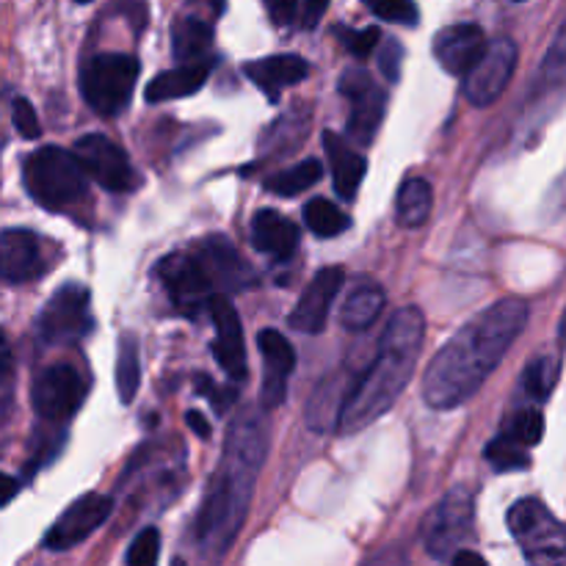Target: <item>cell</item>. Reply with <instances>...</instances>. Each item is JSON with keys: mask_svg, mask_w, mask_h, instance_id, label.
Segmentation results:
<instances>
[{"mask_svg": "<svg viewBox=\"0 0 566 566\" xmlns=\"http://www.w3.org/2000/svg\"><path fill=\"white\" fill-rule=\"evenodd\" d=\"M528 324L523 298H503L464 324L437 352L423 376V398L434 409H457L481 390Z\"/></svg>", "mask_w": 566, "mask_h": 566, "instance_id": "obj_1", "label": "cell"}, {"mask_svg": "<svg viewBox=\"0 0 566 566\" xmlns=\"http://www.w3.org/2000/svg\"><path fill=\"white\" fill-rule=\"evenodd\" d=\"M263 423L254 418V412H247L227 431L224 459H221L219 473L213 475V484H210L197 520V539L208 556L221 558L241 534L254 481L263 468Z\"/></svg>", "mask_w": 566, "mask_h": 566, "instance_id": "obj_2", "label": "cell"}, {"mask_svg": "<svg viewBox=\"0 0 566 566\" xmlns=\"http://www.w3.org/2000/svg\"><path fill=\"white\" fill-rule=\"evenodd\" d=\"M423 340V313L418 307L396 310L392 318L387 321V329L381 332L379 348H376V357L370 359L368 370L348 387L340 418H337L340 434L368 429L398 401L403 387L412 381Z\"/></svg>", "mask_w": 566, "mask_h": 566, "instance_id": "obj_3", "label": "cell"}, {"mask_svg": "<svg viewBox=\"0 0 566 566\" xmlns=\"http://www.w3.org/2000/svg\"><path fill=\"white\" fill-rule=\"evenodd\" d=\"M25 188L42 208L61 210L86 193V175L75 155L61 147H42L22 166Z\"/></svg>", "mask_w": 566, "mask_h": 566, "instance_id": "obj_4", "label": "cell"}, {"mask_svg": "<svg viewBox=\"0 0 566 566\" xmlns=\"http://www.w3.org/2000/svg\"><path fill=\"white\" fill-rule=\"evenodd\" d=\"M509 531L531 566H566V523L553 517L545 503L534 497L514 503Z\"/></svg>", "mask_w": 566, "mask_h": 566, "instance_id": "obj_5", "label": "cell"}, {"mask_svg": "<svg viewBox=\"0 0 566 566\" xmlns=\"http://www.w3.org/2000/svg\"><path fill=\"white\" fill-rule=\"evenodd\" d=\"M138 81V59L127 53L94 55L81 72V94L99 116H116L127 108Z\"/></svg>", "mask_w": 566, "mask_h": 566, "instance_id": "obj_6", "label": "cell"}, {"mask_svg": "<svg viewBox=\"0 0 566 566\" xmlns=\"http://www.w3.org/2000/svg\"><path fill=\"white\" fill-rule=\"evenodd\" d=\"M92 298L77 282L59 287L39 315V337L50 346H72L92 332Z\"/></svg>", "mask_w": 566, "mask_h": 566, "instance_id": "obj_7", "label": "cell"}, {"mask_svg": "<svg viewBox=\"0 0 566 566\" xmlns=\"http://www.w3.org/2000/svg\"><path fill=\"white\" fill-rule=\"evenodd\" d=\"M158 276L177 313L188 315V318L202 315L213 302V280L197 260V254H169V258L160 260Z\"/></svg>", "mask_w": 566, "mask_h": 566, "instance_id": "obj_8", "label": "cell"}, {"mask_svg": "<svg viewBox=\"0 0 566 566\" xmlns=\"http://www.w3.org/2000/svg\"><path fill=\"white\" fill-rule=\"evenodd\" d=\"M72 155L81 164L83 175L92 177L105 191L122 193L136 186V169H133L125 149L111 142V138L99 136V133L77 138Z\"/></svg>", "mask_w": 566, "mask_h": 566, "instance_id": "obj_9", "label": "cell"}, {"mask_svg": "<svg viewBox=\"0 0 566 566\" xmlns=\"http://www.w3.org/2000/svg\"><path fill=\"white\" fill-rule=\"evenodd\" d=\"M473 531V497L464 490H453L431 509L423 523V542L434 558H448L459 551Z\"/></svg>", "mask_w": 566, "mask_h": 566, "instance_id": "obj_10", "label": "cell"}, {"mask_svg": "<svg viewBox=\"0 0 566 566\" xmlns=\"http://www.w3.org/2000/svg\"><path fill=\"white\" fill-rule=\"evenodd\" d=\"M514 70H517V44L512 39H495L486 44L484 55L464 75V94L473 105L486 108L506 92Z\"/></svg>", "mask_w": 566, "mask_h": 566, "instance_id": "obj_11", "label": "cell"}, {"mask_svg": "<svg viewBox=\"0 0 566 566\" xmlns=\"http://www.w3.org/2000/svg\"><path fill=\"white\" fill-rule=\"evenodd\" d=\"M340 94L348 97V103H352L348 136L357 144H370L376 138L381 119H385L387 92L381 86H376L374 77H370L368 72L354 66V70L343 72Z\"/></svg>", "mask_w": 566, "mask_h": 566, "instance_id": "obj_12", "label": "cell"}, {"mask_svg": "<svg viewBox=\"0 0 566 566\" xmlns=\"http://www.w3.org/2000/svg\"><path fill=\"white\" fill-rule=\"evenodd\" d=\"M33 409L42 420L61 423L70 420L83 403V381L70 365H50L33 379Z\"/></svg>", "mask_w": 566, "mask_h": 566, "instance_id": "obj_13", "label": "cell"}, {"mask_svg": "<svg viewBox=\"0 0 566 566\" xmlns=\"http://www.w3.org/2000/svg\"><path fill=\"white\" fill-rule=\"evenodd\" d=\"M114 512V501L97 492H88V495L77 497L64 514L53 523V528L44 536V547L48 551H72L75 545H81L83 539L94 534L105 520Z\"/></svg>", "mask_w": 566, "mask_h": 566, "instance_id": "obj_14", "label": "cell"}, {"mask_svg": "<svg viewBox=\"0 0 566 566\" xmlns=\"http://www.w3.org/2000/svg\"><path fill=\"white\" fill-rule=\"evenodd\" d=\"M343 282H346V271L332 265V269H321L318 274L310 280V285L304 287V293L298 296L296 307L291 313V326L304 335H318L326 326L329 318V310L335 304L337 293H340Z\"/></svg>", "mask_w": 566, "mask_h": 566, "instance_id": "obj_15", "label": "cell"}, {"mask_svg": "<svg viewBox=\"0 0 566 566\" xmlns=\"http://www.w3.org/2000/svg\"><path fill=\"white\" fill-rule=\"evenodd\" d=\"M258 346L263 352L265 379H263V396L260 403L263 409H276L285 401L287 379H291L293 368H296V352H293L291 340L276 329H263L258 335Z\"/></svg>", "mask_w": 566, "mask_h": 566, "instance_id": "obj_16", "label": "cell"}, {"mask_svg": "<svg viewBox=\"0 0 566 566\" xmlns=\"http://www.w3.org/2000/svg\"><path fill=\"white\" fill-rule=\"evenodd\" d=\"M197 260L205 265L210 280L216 285H224L227 291H247V287H252L258 282V274H254L252 265L221 235H210L205 241H199Z\"/></svg>", "mask_w": 566, "mask_h": 566, "instance_id": "obj_17", "label": "cell"}, {"mask_svg": "<svg viewBox=\"0 0 566 566\" xmlns=\"http://www.w3.org/2000/svg\"><path fill=\"white\" fill-rule=\"evenodd\" d=\"M44 274V258L39 235L31 230L0 232V280L22 285Z\"/></svg>", "mask_w": 566, "mask_h": 566, "instance_id": "obj_18", "label": "cell"}, {"mask_svg": "<svg viewBox=\"0 0 566 566\" xmlns=\"http://www.w3.org/2000/svg\"><path fill=\"white\" fill-rule=\"evenodd\" d=\"M208 310L216 324V359H219V365L232 379H243L247 376V348H243V329L241 318H238V310L232 307V302L227 296H213Z\"/></svg>", "mask_w": 566, "mask_h": 566, "instance_id": "obj_19", "label": "cell"}, {"mask_svg": "<svg viewBox=\"0 0 566 566\" xmlns=\"http://www.w3.org/2000/svg\"><path fill=\"white\" fill-rule=\"evenodd\" d=\"M486 36L479 25L464 22V25H451L434 36V55L442 64V70L451 75H468L475 66V61L484 55Z\"/></svg>", "mask_w": 566, "mask_h": 566, "instance_id": "obj_20", "label": "cell"}, {"mask_svg": "<svg viewBox=\"0 0 566 566\" xmlns=\"http://www.w3.org/2000/svg\"><path fill=\"white\" fill-rule=\"evenodd\" d=\"M247 75L254 86H260L271 99H276L282 88L293 86L310 75V64L302 55H271V59L249 61Z\"/></svg>", "mask_w": 566, "mask_h": 566, "instance_id": "obj_21", "label": "cell"}, {"mask_svg": "<svg viewBox=\"0 0 566 566\" xmlns=\"http://www.w3.org/2000/svg\"><path fill=\"white\" fill-rule=\"evenodd\" d=\"M298 227L291 219H285L276 210H260L252 221V243L263 254H271L276 260H287L298 249Z\"/></svg>", "mask_w": 566, "mask_h": 566, "instance_id": "obj_22", "label": "cell"}, {"mask_svg": "<svg viewBox=\"0 0 566 566\" xmlns=\"http://www.w3.org/2000/svg\"><path fill=\"white\" fill-rule=\"evenodd\" d=\"M324 147H326V155H329L335 191L340 193L343 199L357 197L359 186H363L365 180V171H368V160H365L359 153H354V149L332 130L324 133Z\"/></svg>", "mask_w": 566, "mask_h": 566, "instance_id": "obj_23", "label": "cell"}, {"mask_svg": "<svg viewBox=\"0 0 566 566\" xmlns=\"http://www.w3.org/2000/svg\"><path fill=\"white\" fill-rule=\"evenodd\" d=\"M210 70H213V61H197V64H182L177 70L160 72L149 81L147 103H166V99L197 94L210 77Z\"/></svg>", "mask_w": 566, "mask_h": 566, "instance_id": "obj_24", "label": "cell"}, {"mask_svg": "<svg viewBox=\"0 0 566 566\" xmlns=\"http://www.w3.org/2000/svg\"><path fill=\"white\" fill-rule=\"evenodd\" d=\"M385 310V291L376 282H363L348 293L346 304L340 310V324L348 332H363L376 324V318Z\"/></svg>", "mask_w": 566, "mask_h": 566, "instance_id": "obj_25", "label": "cell"}, {"mask_svg": "<svg viewBox=\"0 0 566 566\" xmlns=\"http://www.w3.org/2000/svg\"><path fill=\"white\" fill-rule=\"evenodd\" d=\"M213 44V28L197 17H182L171 28V50L182 64H197Z\"/></svg>", "mask_w": 566, "mask_h": 566, "instance_id": "obj_26", "label": "cell"}, {"mask_svg": "<svg viewBox=\"0 0 566 566\" xmlns=\"http://www.w3.org/2000/svg\"><path fill=\"white\" fill-rule=\"evenodd\" d=\"M434 205V191H431L429 180L423 177H409L398 191V221L403 227H420L426 224Z\"/></svg>", "mask_w": 566, "mask_h": 566, "instance_id": "obj_27", "label": "cell"}, {"mask_svg": "<svg viewBox=\"0 0 566 566\" xmlns=\"http://www.w3.org/2000/svg\"><path fill=\"white\" fill-rule=\"evenodd\" d=\"M138 385H142V357H138L136 335H122L119 354H116V392L122 403H133Z\"/></svg>", "mask_w": 566, "mask_h": 566, "instance_id": "obj_28", "label": "cell"}, {"mask_svg": "<svg viewBox=\"0 0 566 566\" xmlns=\"http://www.w3.org/2000/svg\"><path fill=\"white\" fill-rule=\"evenodd\" d=\"M321 177H324V166H321V160H302V164L291 166V169L271 177V180L265 182V188L280 193V197H298V193L310 191Z\"/></svg>", "mask_w": 566, "mask_h": 566, "instance_id": "obj_29", "label": "cell"}, {"mask_svg": "<svg viewBox=\"0 0 566 566\" xmlns=\"http://www.w3.org/2000/svg\"><path fill=\"white\" fill-rule=\"evenodd\" d=\"M304 224L318 238H335L340 232H346L352 221L329 199H310L307 208H304Z\"/></svg>", "mask_w": 566, "mask_h": 566, "instance_id": "obj_30", "label": "cell"}, {"mask_svg": "<svg viewBox=\"0 0 566 566\" xmlns=\"http://www.w3.org/2000/svg\"><path fill=\"white\" fill-rule=\"evenodd\" d=\"M558 370H562V365H558L556 357H536L534 363L525 368V376H523L525 392H528L531 398L545 401V398L553 392V387H556Z\"/></svg>", "mask_w": 566, "mask_h": 566, "instance_id": "obj_31", "label": "cell"}, {"mask_svg": "<svg viewBox=\"0 0 566 566\" xmlns=\"http://www.w3.org/2000/svg\"><path fill=\"white\" fill-rule=\"evenodd\" d=\"M486 462L497 470V473H514V470H525L531 464V457L525 448L512 442L509 437H497L486 448Z\"/></svg>", "mask_w": 566, "mask_h": 566, "instance_id": "obj_32", "label": "cell"}, {"mask_svg": "<svg viewBox=\"0 0 566 566\" xmlns=\"http://www.w3.org/2000/svg\"><path fill=\"white\" fill-rule=\"evenodd\" d=\"M542 434H545V418H542L539 409H523V412L514 415V420L509 423L506 434L512 442H517L520 448H534L542 442Z\"/></svg>", "mask_w": 566, "mask_h": 566, "instance_id": "obj_33", "label": "cell"}, {"mask_svg": "<svg viewBox=\"0 0 566 566\" xmlns=\"http://www.w3.org/2000/svg\"><path fill=\"white\" fill-rule=\"evenodd\" d=\"M379 20L396 22V25H418L420 11L415 0H363Z\"/></svg>", "mask_w": 566, "mask_h": 566, "instance_id": "obj_34", "label": "cell"}, {"mask_svg": "<svg viewBox=\"0 0 566 566\" xmlns=\"http://www.w3.org/2000/svg\"><path fill=\"white\" fill-rule=\"evenodd\" d=\"M542 83L545 86H566V20L542 64Z\"/></svg>", "mask_w": 566, "mask_h": 566, "instance_id": "obj_35", "label": "cell"}, {"mask_svg": "<svg viewBox=\"0 0 566 566\" xmlns=\"http://www.w3.org/2000/svg\"><path fill=\"white\" fill-rule=\"evenodd\" d=\"M160 558L158 528H144L127 551V566H155Z\"/></svg>", "mask_w": 566, "mask_h": 566, "instance_id": "obj_36", "label": "cell"}, {"mask_svg": "<svg viewBox=\"0 0 566 566\" xmlns=\"http://www.w3.org/2000/svg\"><path fill=\"white\" fill-rule=\"evenodd\" d=\"M337 36L343 39L348 53L357 55V59H368V55L376 50V44H379L381 31L376 25L363 28V31H346V28H337Z\"/></svg>", "mask_w": 566, "mask_h": 566, "instance_id": "obj_37", "label": "cell"}, {"mask_svg": "<svg viewBox=\"0 0 566 566\" xmlns=\"http://www.w3.org/2000/svg\"><path fill=\"white\" fill-rule=\"evenodd\" d=\"M11 122H14L17 133H20L22 138H39V133H42L36 111H33V105L28 103L25 97H17L14 103H11Z\"/></svg>", "mask_w": 566, "mask_h": 566, "instance_id": "obj_38", "label": "cell"}, {"mask_svg": "<svg viewBox=\"0 0 566 566\" xmlns=\"http://www.w3.org/2000/svg\"><path fill=\"white\" fill-rule=\"evenodd\" d=\"M401 61H403V48L398 42H387L385 50L379 55V66L385 72L387 81L396 83L401 77Z\"/></svg>", "mask_w": 566, "mask_h": 566, "instance_id": "obj_39", "label": "cell"}, {"mask_svg": "<svg viewBox=\"0 0 566 566\" xmlns=\"http://www.w3.org/2000/svg\"><path fill=\"white\" fill-rule=\"evenodd\" d=\"M265 9H269V17L276 25H291L298 11L296 0H265Z\"/></svg>", "mask_w": 566, "mask_h": 566, "instance_id": "obj_40", "label": "cell"}, {"mask_svg": "<svg viewBox=\"0 0 566 566\" xmlns=\"http://www.w3.org/2000/svg\"><path fill=\"white\" fill-rule=\"evenodd\" d=\"M326 9H329V0H302V25L313 31L324 20Z\"/></svg>", "mask_w": 566, "mask_h": 566, "instance_id": "obj_41", "label": "cell"}, {"mask_svg": "<svg viewBox=\"0 0 566 566\" xmlns=\"http://www.w3.org/2000/svg\"><path fill=\"white\" fill-rule=\"evenodd\" d=\"M11 374H14V354H11L9 337L0 329V387L9 385Z\"/></svg>", "mask_w": 566, "mask_h": 566, "instance_id": "obj_42", "label": "cell"}, {"mask_svg": "<svg viewBox=\"0 0 566 566\" xmlns=\"http://www.w3.org/2000/svg\"><path fill=\"white\" fill-rule=\"evenodd\" d=\"M17 492H20V481L11 479V475H6V473H0V509L9 506V503L17 497Z\"/></svg>", "mask_w": 566, "mask_h": 566, "instance_id": "obj_43", "label": "cell"}, {"mask_svg": "<svg viewBox=\"0 0 566 566\" xmlns=\"http://www.w3.org/2000/svg\"><path fill=\"white\" fill-rule=\"evenodd\" d=\"M451 566H490V564H486L484 558L479 556V553H473V551H459L457 556H453Z\"/></svg>", "mask_w": 566, "mask_h": 566, "instance_id": "obj_44", "label": "cell"}, {"mask_svg": "<svg viewBox=\"0 0 566 566\" xmlns=\"http://www.w3.org/2000/svg\"><path fill=\"white\" fill-rule=\"evenodd\" d=\"M186 418H188V426H191V431H197V434L202 437V440H208V437H210V423H208V420H205L199 412H188Z\"/></svg>", "mask_w": 566, "mask_h": 566, "instance_id": "obj_45", "label": "cell"}, {"mask_svg": "<svg viewBox=\"0 0 566 566\" xmlns=\"http://www.w3.org/2000/svg\"><path fill=\"white\" fill-rule=\"evenodd\" d=\"M210 6H213L216 14H221V11L227 9V0H210Z\"/></svg>", "mask_w": 566, "mask_h": 566, "instance_id": "obj_46", "label": "cell"}, {"mask_svg": "<svg viewBox=\"0 0 566 566\" xmlns=\"http://www.w3.org/2000/svg\"><path fill=\"white\" fill-rule=\"evenodd\" d=\"M562 340L566 343V318H564V324H562Z\"/></svg>", "mask_w": 566, "mask_h": 566, "instance_id": "obj_47", "label": "cell"}, {"mask_svg": "<svg viewBox=\"0 0 566 566\" xmlns=\"http://www.w3.org/2000/svg\"><path fill=\"white\" fill-rule=\"evenodd\" d=\"M75 3H92V0H75Z\"/></svg>", "mask_w": 566, "mask_h": 566, "instance_id": "obj_48", "label": "cell"}, {"mask_svg": "<svg viewBox=\"0 0 566 566\" xmlns=\"http://www.w3.org/2000/svg\"><path fill=\"white\" fill-rule=\"evenodd\" d=\"M171 566H186V564H182V562H175Z\"/></svg>", "mask_w": 566, "mask_h": 566, "instance_id": "obj_49", "label": "cell"}, {"mask_svg": "<svg viewBox=\"0 0 566 566\" xmlns=\"http://www.w3.org/2000/svg\"><path fill=\"white\" fill-rule=\"evenodd\" d=\"M517 3H520V0H517Z\"/></svg>", "mask_w": 566, "mask_h": 566, "instance_id": "obj_50", "label": "cell"}]
</instances>
